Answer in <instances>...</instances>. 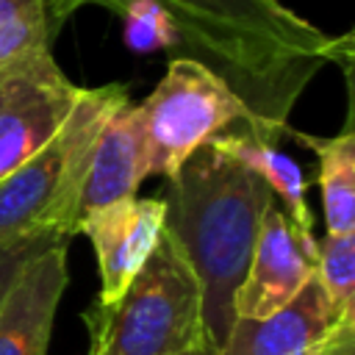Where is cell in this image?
I'll list each match as a JSON object with an SVG mask.
<instances>
[{"instance_id":"obj_1","label":"cell","mask_w":355,"mask_h":355,"mask_svg":"<svg viewBox=\"0 0 355 355\" xmlns=\"http://www.w3.org/2000/svg\"><path fill=\"white\" fill-rule=\"evenodd\" d=\"M130 3L158 8L175 33L178 55L205 64L250 111V136L277 141L288 114L324 64L349 72L352 36H327L280 0H47L61 28L80 6L122 14Z\"/></svg>"},{"instance_id":"obj_2","label":"cell","mask_w":355,"mask_h":355,"mask_svg":"<svg viewBox=\"0 0 355 355\" xmlns=\"http://www.w3.org/2000/svg\"><path fill=\"white\" fill-rule=\"evenodd\" d=\"M272 189L244 164L200 147L169 180L166 227L180 241L202 288L205 330L216 347L227 338L233 291L241 283Z\"/></svg>"},{"instance_id":"obj_3","label":"cell","mask_w":355,"mask_h":355,"mask_svg":"<svg viewBox=\"0 0 355 355\" xmlns=\"http://www.w3.org/2000/svg\"><path fill=\"white\" fill-rule=\"evenodd\" d=\"M128 100L125 83L83 89L55 136L0 180V250L69 241L78 233L94 144Z\"/></svg>"},{"instance_id":"obj_4","label":"cell","mask_w":355,"mask_h":355,"mask_svg":"<svg viewBox=\"0 0 355 355\" xmlns=\"http://www.w3.org/2000/svg\"><path fill=\"white\" fill-rule=\"evenodd\" d=\"M89 355H183L208 336L200 280L164 225L158 247L114 305L86 311Z\"/></svg>"},{"instance_id":"obj_5","label":"cell","mask_w":355,"mask_h":355,"mask_svg":"<svg viewBox=\"0 0 355 355\" xmlns=\"http://www.w3.org/2000/svg\"><path fill=\"white\" fill-rule=\"evenodd\" d=\"M136 105L144 125L150 175L166 180L214 136L236 122L250 130L252 122L236 92L205 64L186 55H175L155 89Z\"/></svg>"},{"instance_id":"obj_6","label":"cell","mask_w":355,"mask_h":355,"mask_svg":"<svg viewBox=\"0 0 355 355\" xmlns=\"http://www.w3.org/2000/svg\"><path fill=\"white\" fill-rule=\"evenodd\" d=\"M80 92L50 50L0 64V180L55 136Z\"/></svg>"},{"instance_id":"obj_7","label":"cell","mask_w":355,"mask_h":355,"mask_svg":"<svg viewBox=\"0 0 355 355\" xmlns=\"http://www.w3.org/2000/svg\"><path fill=\"white\" fill-rule=\"evenodd\" d=\"M166 222L164 197H125L92 208L78 219L97 255L100 294L94 305H114L158 247Z\"/></svg>"},{"instance_id":"obj_8","label":"cell","mask_w":355,"mask_h":355,"mask_svg":"<svg viewBox=\"0 0 355 355\" xmlns=\"http://www.w3.org/2000/svg\"><path fill=\"white\" fill-rule=\"evenodd\" d=\"M313 277V263L300 250L291 222L277 202L261 219L252 255L233 291L236 319H263L286 308Z\"/></svg>"},{"instance_id":"obj_9","label":"cell","mask_w":355,"mask_h":355,"mask_svg":"<svg viewBox=\"0 0 355 355\" xmlns=\"http://www.w3.org/2000/svg\"><path fill=\"white\" fill-rule=\"evenodd\" d=\"M67 241L39 247L0 302V355H47L67 288Z\"/></svg>"},{"instance_id":"obj_10","label":"cell","mask_w":355,"mask_h":355,"mask_svg":"<svg viewBox=\"0 0 355 355\" xmlns=\"http://www.w3.org/2000/svg\"><path fill=\"white\" fill-rule=\"evenodd\" d=\"M341 319L319 283H311L280 311L263 319H236L219 355H322Z\"/></svg>"},{"instance_id":"obj_11","label":"cell","mask_w":355,"mask_h":355,"mask_svg":"<svg viewBox=\"0 0 355 355\" xmlns=\"http://www.w3.org/2000/svg\"><path fill=\"white\" fill-rule=\"evenodd\" d=\"M144 178H150V153H147L144 125H141L139 105L128 100L108 116V122L100 130L89 178L83 186V197H80V216L114 200L136 197Z\"/></svg>"},{"instance_id":"obj_12","label":"cell","mask_w":355,"mask_h":355,"mask_svg":"<svg viewBox=\"0 0 355 355\" xmlns=\"http://www.w3.org/2000/svg\"><path fill=\"white\" fill-rule=\"evenodd\" d=\"M214 150L230 155L233 161L244 164L247 169H252L269 189L275 197H280L283 202V214L291 222L294 239L300 244V250L305 252V258L316 266V239H313V214L308 208L305 200V175L297 166L294 158H288L286 153H280L272 141L255 139L247 130L241 133H219L208 141Z\"/></svg>"},{"instance_id":"obj_13","label":"cell","mask_w":355,"mask_h":355,"mask_svg":"<svg viewBox=\"0 0 355 355\" xmlns=\"http://www.w3.org/2000/svg\"><path fill=\"white\" fill-rule=\"evenodd\" d=\"M319 158V191L330 236L355 233V133L347 125L336 136H308L288 128Z\"/></svg>"},{"instance_id":"obj_14","label":"cell","mask_w":355,"mask_h":355,"mask_svg":"<svg viewBox=\"0 0 355 355\" xmlns=\"http://www.w3.org/2000/svg\"><path fill=\"white\" fill-rule=\"evenodd\" d=\"M58 31L47 0H0V64L50 50Z\"/></svg>"},{"instance_id":"obj_15","label":"cell","mask_w":355,"mask_h":355,"mask_svg":"<svg viewBox=\"0 0 355 355\" xmlns=\"http://www.w3.org/2000/svg\"><path fill=\"white\" fill-rule=\"evenodd\" d=\"M313 280L338 316H355V233L316 241Z\"/></svg>"},{"instance_id":"obj_16","label":"cell","mask_w":355,"mask_h":355,"mask_svg":"<svg viewBox=\"0 0 355 355\" xmlns=\"http://www.w3.org/2000/svg\"><path fill=\"white\" fill-rule=\"evenodd\" d=\"M39 247H44V244H39ZM39 247H8V250H0V302H3L6 291L11 288V283L17 280V275L22 272L25 261Z\"/></svg>"},{"instance_id":"obj_17","label":"cell","mask_w":355,"mask_h":355,"mask_svg":"<svg viewBox=\"0 0 355 355\" xmlns=\"http://www.w3.org/2000/svg\"><path fill=\"white\" fill-rule=\"evenodd\" d=\"M322 355H355V319H341L336 324Z\"/></svg>"},{"instance_id":"obj_18","label":"cell","mask_w":355,"mask_h":355,"mask_svg":"<svg viewBox=\"0 0 355 355\" xmlns=\"http://www.w3.org/2000/svg\"><path fill=\"white\" fill-rule=\"evenodd\" d=\"M183 355H219V347H216L211 338H205L202 344H197L194 349H189V352H183Z\"/></svg>"}]
</instances>
